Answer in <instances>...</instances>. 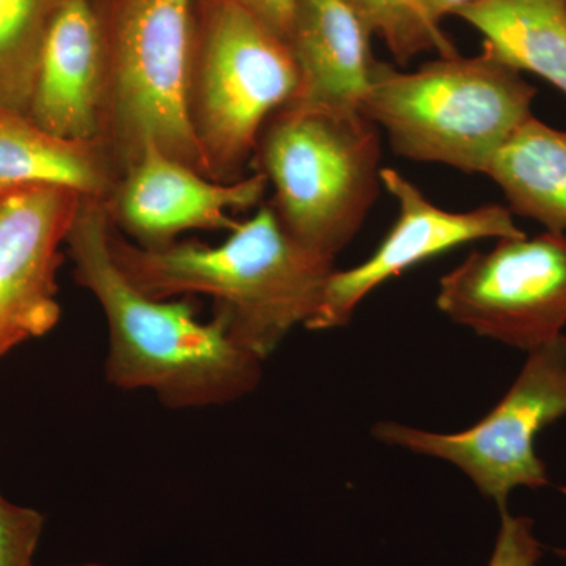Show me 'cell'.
Segmentation results:
<instances>
[{
  "mask_svg": "<svg viewBox=\"0 0 566 566\" xmlns=\"http://www.w3.org/2000/svg\"><path fill=\"white\" fill-rule=\"evenodd\" d=\"M103 200L82 199L66 237L73 275L106 316V379L122 390H151L164 406L199 409L248 397L263 360L238 344L221 319L200 322L188 300H156L128 281L109 248Z\"/></svg>",
  "mask_w": 566,
  "mask_h": 566,
  "instance_id": "obj_1",
  "label": "cell"
},
{
  "mask_svg": "<svg viewBox=\"0 0 566 566\" xmlns=\"http://www.w3.org/2000/svg\"><path fill=\"white\" fill-rule=\"evenodd\" d=\"M109 248L122 273L148 296L210 297L216 318L263 363L294 327L311 322L335 271L334 259L290 237L270 203L238 222L221 244L142 248L111 222Z\"/></svg>",
  "mask_w": 566,
  "mask_h": 566,
  "instance_id": "obj_2",
  "label": "cell"
},
{
  "mask_svg": "<svg viewBox=\"0 0 566 566\" xmlns=\"http://www.w3.org/2000/svg\"><path fill=\"white\" fill-rule=\"evenodd\" d=\"M199 0H103L104 95L98 140L118 177L147 145L211 177L191 117Z\"/></svg>",
  "mask_w": 566,
  "mask_h": 566,
  "instance_id": "obj_3",
  "label": "cell"
},
{
  "mask_svg": "<svg viewBox=\"0 0 566 566\" xmlns=\"http://www.w3.org/2000/svg\"><path fill=\"white\" fill-rule=\"evenodd\" d=\"M536 91L490 51L438 57L412 73L376 63L360 111L395 155L485 175L491 159L532 117Z\"/></svg>",
  "mask_w": 566,
  "mask_h": 566,
  "instance_id": "obj_4",
  "label": "cell"
},
{
  "mask_svg": "<svg viewBox=\"0 0 566 566\" xmlns=\"http://www.w3.org/2000/svg\"><path fill=\"white\" fill-rule=\"evenodd\" d=\"M381 158L379 128L363 111L289 103L264 125L253 163L283 229L335 260L378 200Z\"/></svg>",
  "mask_w": 566,
  "mask_h": 566,
  "instance_id": "obj_5",
  "label": "cell"
},
{
  "mask_svg": "<svg viewBox=\"0 0 566 566\" xmlns=\"http://www.w3.org/2000/svg\"><path fill=\"white\" fill-rule=\"evenodd\" d=\"M290 44L230 0H199L191 117L212 180L245 177L264 125L297 92Z\"/></svg>",
  "mask_w": 566,
  "mask_h": 566,
  "instance_id": "obj_6",
  "label": "cell"
},
{
  "mask_svg": "<svg viewBox=\"0 0 566 566\" xmlns=\"http://www.w3.org/2000/svg\"><path fill=\"white\" fill-rule=\"evenodd\" d=\"M566 417V335L527 353L504 398L480 422L457 433H436L397 422H379V442L457 465L479 493L506 509L516 488L551 485L535 449L543 430Z\"/></svg>",
  "mask_w": 566,
  "mask_h": 566,
  "instance_id": "obj_7",
  "label": "cell"
},
{
  "mask_svg": "<svg viewBox=\"0 0 566 566\" xmlns=\"http://www.w3.org/2000/svg\"><path fill=\"white\" fill-rule=\"evenodd\" d=\"M436 305L461 326L532 352L566 327V234L505 238L442 275Z\"/></svg>",
  "mask_w": 566,
  "mask_h": 566,
  "instance_id": "obj_8",
  "label": "cell"
},
{
  "mask_svg": "<svg viewBox=\"0 0 566 566\" xmlns=\"http://www.w3.org/2000/svg\"><path fill=\"white\" fill-rule=\"evenodd\" d=\"M381 181L382 188L397 200V221L365 262L349 270L334 271L322 305L305 324L307 329L345 327L368 294L417 264L452 249L475 241L526 234L504 205L488 203L474 210L449 211L431 202L398 170L382 167Z\"/></svg>",
  "mask_w": 566,
  "mask_h": 566,
  "instance_id": "obj_9",
  "label": "cell"
},
{
  "mask_svg": "<svg viewBox=\"0 0 566 566\" xmlns=\"http://www.w3.org/2000/svg\"><path fill=\"white\" fill-rule=\"evenodd\" d=\"M82 199L59 186L0 191V360L61 322L62 248Z\"/></svg>",
  "mask_w": 566,
  "mask_h": 566,
  "instance_id": "obj_10",
  "label": "cell"
},
{
  "mask_svg": "<svg viewBox=\"0 0 566 566\" xmlns=\"http://www.w3.org/2000/svg\"><path fill=\"white\" fill-rule=\"evenodd\" d=\"M268 186L259 170L232 182L212 180L147 145L104 203L112 226L128 240L163 248L191 230L232 232L238 222L230 212L262 203Z\"/></svg>",
  "mask_w": 566,
  "mask_h": 566,
  "instance_id": "obj_11",
  "label": "cell"
},
{
  "mask_svg": "<svg viewBox=\"0 0 566 566\" xmlns=\"http://www.w3.org/2000/svg\"><path fill=\"white\" fill-rule=\"evenodd\" d=\"M104 39L93 0H63L44 41L29 117L54 136L98 140Z\"/></svg>",
  "mask_w": 566,
  "mask_h": 566,
  "instance_id": "obj_12",
  "label": "cell"
},
{
  "mask_svg": "<svg viewBox=\"0 0 566 566\" xmlns=\"http://www.w3.org/2000/svg\"><path fill=\"white\" fill-rule=\"evenodd\" d=\"M370 39L346 0H297L289 44L300 85L290 103L360 109L378 63Z\"/></svg>",
  "mask_w": 566,
  "mask_h": 566,
  "instance_id": "obj_13",
  "label": "cell"
},
{
  "mask_svg": "<svg viewBox=\"0 0 566 566\" xmlns=\"http://www.w3.org/2000/svg\"><path fill=\"white\" fill-rule=\"evenodd\" d=\"M118 180L102 142L62 139L28 114L0 107V191L59 186L106 202Z\"/></svg>",
  "mask_w": 566,
  "mask_h": 566,
  "instance_id": "obj_14",
  "label": "cell"
},
{
  "mask_svg": "<svg viewBox=\"0 0 566 566\" xmlns=\"http://www.w3.org/2000/svg\"><path fill=\"white\" fill-rule=\"evenodd\" d=\"M457 17L482 33L495 59L566 95V0H476Z\"/></svg>",
  "mask_w": 566,
  "mask_h": 566,
  "instance_id": "obj_15",
  "label": "cell"
},
{
  "mask_svg": "<svg viewBox=\"0 0 566 566\" xmlns=\"http://www.w3.org/2000/svg\"><path fill=\"white\" fill-rule=\"evenodd\" d=\"M486 177L504 193L509 210L566 232V132L532 115L499 148Z\"/></svg>",
  "mask_w": 566,
  "mask_h": 566,
  "instance_id": "obj_16",
  "label": "cell"
},
{
  "mask_svg": "<svg viewBox=\"0 0 566 566\" xmlns=\"http://www.w3.org/2000/svg\"><path fill=\"white\" fill-rule=\"evenodd\" d=\"M63 0H0V107L28 114L41 51Z\"/></svg>",
  "mask_w": 566,
  "mask_h": 566,
  "instance_id": "obj_17",
  "label": "cell"
},
{
  "mask_svg": "<svg viewBox=\"0 0 566 566\" xmlns=\"http://www.w3.org/2000/svg\"><path fill=\"white\" fill-rule=\"evenodd\" d=\"M371 36L378 35L392 52L395 61L406 65L424 52L439 57L458 54L455 44L431 18L422 0H346Z\"/></svg>",
  "mask_w": 566,
  "mask_h": 566,
  "instance_id": "obj_18",
  "label": "cell"
},
{
  "mask_svg": "<svg viewBox=\"0 0 566 566\" xmlns=\"http://www.w3.org/2000/svg\"><path fill=\"white\" fill-rule=\"evenodd\" d=\"M44 516L0 494V566H32Z\"/></svg>",
  "mask_w": 566,
  "mask_h": 566,
  "instance_id": "obj_19",
  "label": "cell"
},
{
  "mask_svg": "<svg viewBox=\"0 0 566 566\" xmlns=\"http://www.w3.org/2000/svg\"><path fill=\"white\" fill-rule=\"evenodd\" d=\"M542 556V543L534 534V521L502 509L501 528L488 566H536Z\"/></svg>",
  "mask_w": 566,
  "mask_h": 566,
  "instance_id": "obj_20",
  "label": "cell"
},
{
  "mask_svg": "<svg viewBox=\"0 0 566 566\" xmlns=\"http://www.w3.org/2000/svg\"><path fill=\"white\" fill-rule=\"evenodd\" d=\"M243 7L289 43L297 0H230Z\"/></svg>",
  "mask_w": 566,
  "mask_h": 566,
  "instance_id": "obj_21",
  "label": "cell"
},
{
  "mask_svg": "<svg viewBox=\"0 0 566 566\" xmlns=\"http://www.w3.org/2000/svg\"><path fill=\"white\" fill-rule=\"evenodd\" d=\"M474 2L476 0H422L424 9L439 24L447 17H457L461 10Z\"/></svg>",
  "mask_w": 566,
  "mask_h": 566,
  "instance_id": "obj_22",
  "label": "cell"
},
{
  "mask_svg": "<svg viewBox=\"0 0 566 566\" xmlns=\"http://www.w3.org/2000/svg\"><path fill=\"white\" fill-rule=\"evenodd\" d=\"M562 493L566 495V488H562ZM556 554L558 557L564 558V560H566V547H558V549H556Z\"/></svg>",
  "mask_w": 566,
  "mask_h": 566,
  "instance_id": "obj_23",
  "label": "cell"
},
{
  "mask_svg": "<svg viewBox=\"0 0 566 566\" xmlns=\"http://www.w3.org/2000/svg\"><path fill=\"white\" fill-rule=\"evenodd\" d=\"M82 566H103V565H82Z\"/></svg>",
  "mask_w": 566,
  "mask_h": 566,
  "instance_id": "obj_24",
  "label": "cell"
}]
</instances>
